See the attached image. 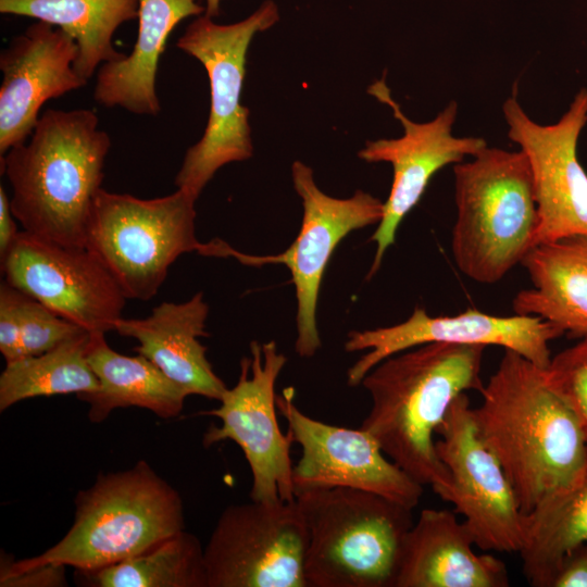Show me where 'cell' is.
Returning a JSON list of instances; mask_svg holds the SVG:
<instances>
[{
  "mask_svg": "<svg viewBox=\"0 0 587 587\" xmlns=\"http://www.w3.org/2000/svg\"><path fill=\"white\" fill-rule=\"evenodd\" d=\"M473 408L479 433L498 458L528 514L544 498L572 484L587 461V440L544 369L504 349Z\"/></svg>",
  "mask_w": 587,
  "mask_h": 587,
  "instance_id": "6da1fadb",
  "label": "cell"
},
{
  "mask_svg": "<svg viewBox=\"0 0 587 587\" xmlns=\"http://www.w3.org/2000/svg\"><path fill=\"white\" fill-rule=\"evenodd\" d=\"M485 346L433 342L394 354L362 379L372 404L361 428L403 472L442 498L449 474L434 436L451 404L479 391Z\"/></svg>",
  "mask_w": 587,
  "mask_h": 587,
  "instance_id": "7a4b0ae2",
  "label": "cell"
},
{
  "mask_svg": "<svg viewBox=\"0 0 587 587\" xmlns=\"http://www.w3.org/2000/svg\"><path fill=\"white\" fill-rule=\"evenodd\" d=\"M110 135L89 109L46 110L32 135L1 159L12 187L11 210L23 230L86 248L92 205L102 189Z\"/></svg>",
  "mask_w": 587,
  "mask_h": 587,
  "instance_id": "3957f363",
  "label": "cell"
},
{
  "mask_svg": "<svg viewBox=\"0 0 587 587\" xmlns=\"http://www.w3.org/2000/svg\"><path fill=\"white\" fill-rule=\"evenodd\" d=\"M74 502V521L65 536L39 555L2 564L0 583L46 565L102 569L185 529L178 491L145 460L100 474Z\"/></svg>",
  "mask_w": 587,
  "mask_h": 587,
  "instance_id": "277c9868",
  "label": "cell"
},
{
  "mask_svg": "<svg viewBox=\"0 0 587 587\" xmlns=\"http://www.w3.org/2000/svg\"><path fill=\"white\" fill-rule=\"evenodd\" d=\"M457 218L451 252L480 284L501 280L536 246L538 211L525 154L485 147L454 164Z\"/></svg>",
  "mask_w": 587,
  "mask_h": 587,
  "instance_id": "5b68a950",
  "label": "cell"
},
{
  "mask_svg": "<svg viewBox=\"0 0 587 587\" xmlns=\"http://www.w3.org/2000/svg\"><path fill=\"white\" fill-rule=\"evenodd\" d=\"M295 499L307 529L308 587H395L413 509L345 487Z\"/></svg>",
  "mask_w": 587,
  "mask_h": 587,
  "instance_id": "8992f818",
  "label": "cell"
},
{
  "mask_svg": "<svg viewBox=\"0 0 587 587\" xmlns=\"http://www.w3.org/2000/svg\"><path fill=\"white\" fill-rule=\"evenodd\" d=\"M197 199L183 188L153 199L103 188L98 192L86 249L111 273L127 299L153 298L171 265L184 253L220 255L224 241L202 243L196 237Z\"/></svg>",
  "mask_w": 587,
  "mask_h": 587,
  "instance_id": "52a82bcc",
  "label": "cell"
},
{
  "mask_svg": "<svg viewBox=\"0 0 587 587\" xmlns=\"http://www.w3.org/2000/svg\"><path fill=\"white\" fill-rule=\"evenodd\" d=\"M279 20L277 4L264 1L251 15L233 24H217L198 16L178 38L176 46L197 59L210 82V114L204 133L192 145L175 177L177 188L197 198L224 165L250 159L253 153L250 111L241 103L249 46L258 33Z\"/></svg>",
  "mask_w": 587,
  "mask_h": 587,
  "instance_id": "ba28073f",
  "label": "cell"
},
{
  "mask_svg": "<svg viewBox=\"0 0 587 587\" xmlns=\"http://www.w3.org/2000/svg\"><path fill=\"white\" fill-rule=\"evenodd\" d=\"M287 358L274 340L252 341L250 357L240 361L236 385L223 394L220 405L200 412L221 421L203 434L205 448L234 441L243 452L252 475L250 499L261 502L294 501V440L284 435L276 416V380Z\"/></svg>",
  "mask_w": 587,
  "mask_h": 587,
  "instance_id": "9c48e42d",
  "label": "cell"
},
{
  "mask_svg": "<svg viewBox=\"0 0 587 587\" xmlns=\"http://www.w3.org/2000/svg\"><path fill=\"white\" fill-rule=\"evenodd\" d=\"M305 551L296 499L230 504L204 547L208 587H308Z\"/></svg>",
  "mask_w": 587,
  "mask_h": 587,
  "instance_id": "30bf717a",
  "label": "cell"
},
{
  "mask_svg": "<svg viewBox=\"0 0 587 587\" xmlns=\"http://www.w3.org/2000/svg\"><path fill=\"white\" fill-rule=\"evenodd\" d=\"M291 177L303 207L302 223L295 241L286 251L274 255H252L234 249L232 257L252 266H287L297 297L295 349L299 357L311 358L321 348L316 309L329 259L349 233L380 222L384 202L362 190L349 198L328 196L316 186L313 170L301 161L292 163Z\"/></svg>",
  "mask_w": 587,
  "mask_h": 587,
  "instance_id": "8fae6325",
  "label": "cell"
},
{
  "mask_svg": "<svg viewBox=\"0 0 587 587\" xmlns=\"http://www.w3.org/2000/svg\"><path fill=\"white\" fill-rule=\"evenodd\" d=\"M436 435V452L449 474L441 499L463 516L477 548L519 552L524 514L501 463L479 433L466 392L453 401Z\"/></svg>",
  "mask_w": 587,
  "mask_h": 587,
  "instance_id": "7c38bea8",
  "label": "cell"
},
{
  "mask_svg": "<svg viewBox=\"0 0 587 587\" xmlns=\"http://www.w3.org/2000/svg\"><path fill=\"white\" fill-rule=\"evenodd\" d=\"M508 137L525 154L538 211L536 246L572 236H587V173L577 158L587 123V88L574 96L566 112L542 125L524 111L516 95L502 104Z\"/></svg>",
  "mask_w": 587,
  "mask_h": 587,
  "instance_id": "4fadbf2b",
  "label": "cell"
},
{
  "mask_svg": "<svg viewBox=\"0 0 587 587\" xmlns=\"http://www.w3.org/2000/svg\"><path fill=\"white\" fill-rule=\"evenodd\" d=\"M4 280L89 334L114 330L126 297L86 248L66 247L22 230L0 259Z\"/></svg>",
  "mask_w": 587,
  "mask_h": 587,
  "instance_id": "5bb4252c",
  "label": "cell"
},
{
  "mask_svg": "<svg viewBox=\"0 0 587 587\" xmlns=\"http://www.w3.org/2000/svg\"><path fill=\"white\" fill-rule=\"evenodd\" d=\"M369 93L388 105L401 123L403 135L367 141L358 155L365 162H387L392 165L394 178L384 214L371 239L376 252L367 278L380 267L387 249L395 242L399 225L419 203L433 176L449 164H457L474 157L487 142L482 137H457L452 129L458 104L450 101L432 121H411L391 96L384 78L369 87Z\"/></svg>",
  "mask_w": 587,
  "mask_h": 587,
  "instance_id": "9a60e30c",
  "label": "cell"
},
{
  "mask_svg": "<svg viewBox=\"0 0 587 587\" xmlns=\"http://www.w3.org/2000/svg\"><path fill=\"white\" fill-rule=\"evenodd\" d=\"M292 387L285 388L276 396V407L301 448L292 467L295 494L345 487L374 492L410 509L419 504L424 486L387 458L371 434L315 420L296 405Z\"/></svg>",
  "mask_w": 587,
  "mask_h": 587,
  "instance_id": "2e32d148",
  "label": "cell"
},
{
  "mask_svg": "<svg viewBox=\"0 0 587 587\" xmlns=\"http://www.w3.org/2000/svg\"><path fill=\"white\" fill-rule=\"evenodd\" d=\"M563 335L557 325L535 315L497 316L467 309L452 316H430L424 309L415 308L402 323L349 333L346 351H369L348 370L347 382L350 386L360 385L385 359L433 342L498 346L546 369L551 359L549 344Z\"/></svg>",
  "mask_w": 587,
  "mask_h": 587,
  "instance_id": "e0dca14e",
  "label": "cell"
},
{
  "mask_svg": "<svg viewBox=\"0 0 587 587\" xmlns=\"http://www.w3.org/2000/svg\"><path fill=\"white\" fill-rule=\"evenodd\" d=\"M78 47L61 28L33 22L0 53V157L32 135L45 102L79 89L88 80L74 63Z\"/></svg>",
  "mask_w": 587,
  "mask_h": 587,
  "instance_id": "ac0fdd59",
  "label": "cell"
},
{
  "mask_svg": "<svg viewBox=\"0 0 587 587\" xmlns=\"http://www.w3.org/2000/svg\"><path fill=\"white\" fill-rule=\"evenodd\" d=\"M208 314L203 294L197 292L184 302L164 301L143 319L121 317L114 330L136 339L134 351L157 365L187 397L198 395L220 401L227 387L199 340L209 335Z\"/></svg>",
  "mask_w": 587,
  "mask_h": 587,
  "instance_id": "d6986e66",
  "label": "cell"
},
{
  "mask_svg": "<svg viewBox=\"0 0 587 587\" xmlns=\"http://www.w3.org/2000/svg\"><path fill=\"white\" fill-rule=\"evenodd\" d=\"M454 511L424 509L409 530L395 587H507L505 564L477 554Z\"/></svg>",
  "mask_w": 587,
  "mask_h": 587,
  "instance_id": "ffe728a7",
  "label": "cell"
},
{
  "mask_svg": "<svg viewBox=\"0 0 587 587\" xmlns=\"http://www.w3.org/2000/svg\"><path fill=\"white\" fill-rule=\"evenodd\" d=\"M201 0H139L138 34L133 51L102 64L93 99L105 108L120 107L139 115H158L161 104L155 78L165 42L185 18L205 11Z\"/></svg>",
  "mask_w": 587,
  "mask_h": 587,
  "instance_id": "44dd1931",
  "label": "cell"
},
{
  "mask_svg": "<svg viewBox=\"0 0 587 587\" xmlns=\"http://www.w3.org/2000/svg\"><path fill=\"white\" fill-rule=\"evenodd\" d=\"M532 288L512 300L515 314L549 321L573 338L587 335V236L535 246L524 258Z\"/></svg>",
  "mask_w": 587,
  "mask_h": 587,
  "instance_id": "7402d4cb",
  "label": "cell"
},
{
  "mask_svg": "<svg viewBox=\"0 0 587 587\" xmlns=\"http://www.w3.org/2000/svg\"><path fill=\"white\" fill-rule=\"evenodd\" d=\"M104 335L90 334L87 349V360L99 388L77 396L89 404V420L100 423L113 410L128 407L149 410L161 419L178 416L187 397L185 392L147 358L114 351Z\"/></svg>",
  "mask_w": 587,
  "mask_h": 587,
  "instance_id": "603a6c76",
  "label": "cell"
},
{
  "mask_svg": "<svg viewBox=\"0 0 587 587\" xmlns=\"http://www.w3.org/2000/svg\"><path fill=\"white\" fill-rule=\"evenodd\" d=\"M139 0H0V13L54 25L78 47L74 68L88 80L108 62L125 54L112 42L117 28L138 18Z\"/></svg>",
  "mask_w": 587,
  "mask_h": 587,
  "instance_id": "cb8c5ba5",
  "label": "cell"
},
{
  "mask_svg": "<svg viewBox=\"0 0 587 587\" xmlns=\"http://www.w3.org/2000/svg\"><path fill=\"white\" fill-rule=\"evenodd\" d=\"M584 541H587V461L572 484L553 491L523 515V544L519 553L527 582L535 587H548L563 554Z\"/></svg>",
  "mask_w": 587,
  "mask_h": 587,
  "instance_id": "d4e9b609",
  "label": "cell"
},
{
  "mask_svg": "<svg viewBox=\"0 0 587 587\" xmlns=\"http://www.w3.org/2000/svg\"><path fill=\"white\" fill-rule=\"evenodd\" d=\"M76 574L91 587H208L204 548L185 529L135 557Z\"/></svg>",
  "mask_w": 587,
  "mask_h": 587,
  "instance_id": "484cf974",
  "label": "cell"
},
{
  "mask_svg": "<svg viewBox=\"0 0 587 587\" xmlns=\"http://www.w3.org/2000/svg\"><path fill=\"white\" fill-rule=\"evenodd\" d=\"M89 340L84 332L47 352L5 363L0 411L29 398L96 391L99 380L87 360Z\"/></svg>",
  "mask_w": 587,
  "mask_h": 587,
  "instance_id": "4316f807",
  "label": "cell"
},
{
  "mask_svg": "<svg viewBox=\"0 0 587 587\" xmlns=\"http://www.w3.org/2000/svg\"><path fill=\"white\" fill-rule=\"evenodd\" d=\"M21 342L24 357L38 355L86 332L21 291Z\"/></svg>",
  "mask_w": 587,
  "mask_h": 587,
  "instance_id": "83f0119b",
  "label": "cell"
},
{
  "mask_svg": "<svg viewBox=\"0 0 587 587\" xmlns=\"http://www.w3.org/2000/svg\"><path fill=\"white\" fill-rule=\"evenodd\" d=\"M544 373L577 416L587 440V335L551 357Z\"/></svg>",
  "mask_w": 587,
  "mask_h": 587,
  "instance_id": "f1b7e54d",
  "label": "cell"
},
{
  "mask_svg": "<svg viewBox=\"0 0 587 587\" xmlns=\"http://www.w3.org/2000/svg\"><path fill=\"white\" fill-rule=\"evenodd\" d=\"M21 290L5 280L0 286V352L5 363L24 358L20 327Z\"/></svg>",
  "mask_w": 587,
  "mask_h": 587,
  "instance_id": "f546056e",
  "label": "cell"
},
{
  "mask_svg": "<svg viewBox=\"0 0 587 587\" xmlns=\"http://www.w3.org/2000/svg\"><path fill=\"white\" fill-rule=\"evenodd\" d=\"M548 587H587V541L563 554Z\"/></svg>",
  "mask_w": 587,
  "mask_h": 587,
  "instance_id": "4dcf8cb0",
  "label": "cell"
},
{
  "mask_svg": "<svg viewBox=\"0 0 587 587\" xmlns=\"http://www.w3.org/2000/svg\"><path fill=\"white\" fill-rule=\"evenodd\" d=\"M64 569L62 565L37 567L3 580L0 586H64L66 585Z\"/></svg>",
  "mask_w": 587,
  "mask_h": 587,
  "instance_id": "1f68e13d",
  "label": "cell"
},
{
  "mask_svg": "<svg viewBox=\"0 0 587 587\" xmlns=\"http://www.w3.org/2000/svg\"><path fill=\"white\" fill-rule=\"evenodd\" d=\"M11 210L10 198L4 188L0 187V259L9 251L18 235Z\"/></svg>",
  "mask_w": 587,
  "mask_h": 587,
  "instance_id": "d6a6232c",
  "label": "cell"
},
{
  "mask_svg": "<svg viewBox=\"0 0 587 587\" xmlns=\"http://www.w3.org/2000/svg\"><path fill=\"white\" fill-rule=\"evenodd\" d=\"M204 1H205L204 15L212 18L217 16L220 14V7H221L222 0H204Z\"/></svg>",
  "mask_w": 587,
  "mask_h": 587,
  "instance_id": "836d02e7",
  "label": "cell"
}]
</instances>
